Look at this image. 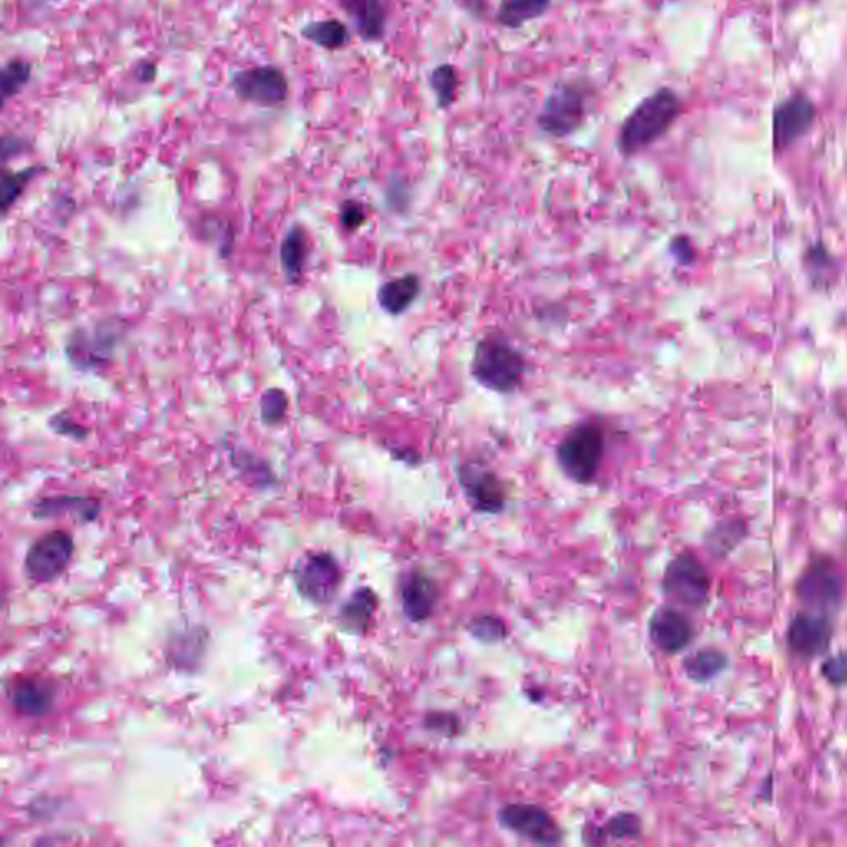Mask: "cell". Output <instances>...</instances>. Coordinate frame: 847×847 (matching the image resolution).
<instances>
[{
	"instance_id": "obj_1",
	"label": "cell",
	"mask_w": 847,
	"mask_h": 847,
	"mask_svg": "<svg viewBox=\"0 0 847 847\" xmlns=\"http://www.w3.org/2000/svg\"><path fill=\"white\" fill-rule=\"evenodd\" d=\"M681 113V97L672 88H659L645 97L621 124L619 153L625 158L638 156L664 138Z\"/></svg>"
},
{
	"instance_id": "obj_2",
	"label": "cell",
	"mask_w": 847,
	"mask_h": 847,
	"mask_svg": "<svg viewBox=\"0 0 847 847\" xmlns=\"http://www.w3.org/2000/svg\"><path fill=\"white\" fill-rule=\"evenodd\" d=\"M526 359L509 339L489 335L480 339L470 361V376L487 391L509 395L522 388Z\"/></svg>"
},
{
	"instance_id": "obj_3",
	"label": "cell",
	"mask_w": 847,
	"mask_h": 847,
	"mask_svg": "<svg viewBox=\"0 0 847 847\" xmlns=\"http://www.w3.org/2000/svg\"><path fill=\"white\" fill-rule=\"evenodd\" d=\"M606 436L598 422H578L556 446V463L562 473L579 486H588L601 469Z\"/></svg>"
},
{
	"instance_id": "obj_4",
	"label": "cell",
	"mask_w": 847,
	"mask_h": 847,
	"mask_svg": "<svg viewBox=\"0 0 847 847\" xmlns=\"http://www.w3.org/2000/svg\"><path fill=\"white\" fill-rule=\"evenodd\" d=\"M589 97L591 94L586 82H560L550 91L536 117L540 131L556 140L573 137L588 118Z\"/></svg>"
},
{
	"instance_id": "obj_5",
	"label": "cell",
	"mask_w": 847,
	"mask_h": 847,
	"mask_svg": "<svg viewBox=\"0 0 847 847\" xmlns=\"http://www.w3.org/2000/svg\"><path fill=\"white\" fill-rule=\"evenodd\" d=\"M712 582L701 560L691 552L675 556L662 578L664 595L688 609H702L708 602Z\"/></svg>"
},
{
	"instance_id": "obj_6",
	"label": "cell",
	"mask_w": 847,
	"mask_h": 847,
	"mask_svg": "<svg viewBox=\"0 0 847 847\" xmlns=\"http://www.w3.org/2000/svg\"><path fill=\"white\" fill-rule=\"evenodd\" d=\"M234 94L262 108H279L289 100L290 84L282 68L275 65H257L243 68L230 77Z\"/></svg>"
},
{
	"instance_id": "obj_7",
	"label": "cell",
	"mask_w": 847,
	"mask_h": 847,
	"mask_svg": "<svg viewBox=\"0 0 847 847\" xmlns=\"http://www.w3.org/2000/svg\"><path fill=\"white\" fill-rule=\"evenodd\" d=\"M844 582L839 566L829 558H817L804 569L796 583V595L811 611H827L843 601Z\"/></svg>"
},
{
	"instance_id": "obj_8",
	"label": "cell",
	"mask_w": 847,
	"mask_h": 847,
	"mask_svg": "<svg viewBox=\"0 0 847 847\" xmlns=\"http://www.w3.org/2000/svg\"><path fill=\"white\" fill-rule=\"evenodd\" d=\"M120 338V323L105 322L94 328H78L67 341L68 359L84 371L105 368L113 358Z\"/></svg>"
},
{
	"instance_id": "obj_9",
	"label": "cell",
	"mask_w": 847,
	"mask_h": 847,
	"mask_svg": "<svg viewBox=\"0 0 847 847\" xmlns=\"http://www.w3.org/2000/svg\"><path fill=\"white\" fill-rule=\"evenodd\" d=\"M460 489L476 512L497 515L507 506V492L496 470L480 460H467L457 469Z\"/></svg>"
},
{
	"instance_id": "obj_10",
	"label": "cell",
	"mask_w": 847,
	"mask_h": 847,
	"mask_svg": "<svg viewBox=\"0 0 847 847\" xmlns=\"http://www.w3.org/2000/svg\"><path fill=\"white\" fill-rule=\"evenodd\" d=\"M74 552V539L67 532L48 533L29 550L25 573L39 585L54 582L70 565Z\"/></svg>"
},
{
	"instance_id": "obj_11",
	"label": "cell",
	"mask_w": 847,
	"mask_h": 847,
	"mask_svg": "<svg viewBox=\"0 0 847 847\" xmlns=\"http://www.w3.org/2000/svg\"><path fill=\"white\" fill-rule=\"evenodd\" d=\"M499 821L510 833L519 834L532 843L543 846L562 843L563 833L555 817L535 804H507L500 810Z\"/></svg>"
},
{
	"instance_id": "obj_12",
	"label": "cell",
	"mask_w": 847,
	"mask_h": 847,
	"mask_svg": "<svg viewBox=\"0 0 847 847\" xmlns=\"http://www.w3.org/2000/svg\"><path fill=\"white\" fill-rule=\"evenodd\" d=\"M816 120V107L804 95H794L778 105L773 115V150L780 154L800 141Z\"/></svg>"
},
{
	"instance_id": "obj_13",
	"label": "cell",
	"mask_w": 847,
	"mask_h": 847,
	"mask_svg": "<svg viewBox=\"0 0 847 847\" xmlns=\"http://www.w3.org/2000/svg\"><path fill=\"white\" fill-rule=\"evenodd\" d=\"M295 582L305 598L323 605L338 591L341 572L333 556L318 553L306 556L296 565Z\"/></svg>"
},
{
	"instance_id": "obj_14",
	"label": "cell",
	"mask_w": 847,
	"mask_h": 847,
	"mask_svg": "<svg viewBox=\"0 0 847 847\" xmlns=\"http://www.w3.org/2000/svg\"><path fill=\"white\" fill-rule=\"evenodd\" d=\"M834 628L827 616L819 611L800 612L788 626L786 641L791 652L803 659H813L827 651Z\"/></svg>"
},
{
	"instance_id": "obj_15",
	"label": "cell",
	"mask_w": 847,
	"mask_h": 847,
	"mask_svg": "<svg viewBox=\"0 0 847 847\" xmlns=\"http://www.w3.org/2000/svg\"><path fill=\"white\" fill-rule=\"evenodd\" d=\"M649 636L665 654H678L694 639V626L685 612L674 606H662L649 621Z\"/></svg>"
},
{
	"instance_id": "obj_16",
	"label": "cell",
	"mask_w": 847,
	"mask_h": 847,
	"mask_svg": "<svg viewBox=\"0 0 847 847\" xmlns=\"http://www.w3.org/2000/svg\"><path fill=\"white\" fill-rule=\"evenodd\" d=\"M437 601H439V588L436 582L424 573H411L402 583V611L409 621H427L433 616Z\"/></svg>"
},
{
	"instance_id": "obj_17",
	"label": "cell",
	"mask_w": 847,
	"mask_h": 847,
	"mask_svg": "<svg viewBox=\"0 0 847 847\" xmlns=\"http://www.w3.org/2000/svg\"><path fill=\"white\" fill-rule=\"evenodd\" d=\"M362 42H381L388 29V9L382 0H338Z\"/></svg>"
},
{
	"instance_id": "obj_18",
	"label": "cell",
	"mask_w": 847,
	"mask_h": 847,
	"mask_svg": "<svg viewBox=\"0 0 847 847\" xmlns=\"http://www.w3.org/2000/svg\"><path fill=\"white\" fill-rule=\"evenodd\" d=\"M422 292L421 279L415 273L389 280L378 290V303L382 312L399 316L408 312Z\"/></svg>"
},
{
	"instance_id": "obj_19",
	"label": "cell",
	"mask_w": 847,
	"mask_h": 847,
	"mask_svg": "<svg viewBox=\"0 0 847 847\" xmlns=\"http://www.w3.org/2000/svg\"><path fill=\"white\" fill-rule=\"evenodd\" d=\"M54 704V694L39 681H22L12 687V705L15 710L29 717L48 714Z\"/></svg>"
},
{
	"instance_id": "obj_20",
	"label": "cell",
	"mask_w": 847,
	"mask_h": 847,
	"mask_svg": "<svg viewBox=\"0 0 847 847\" xmlns=\"http://www.w3.org/2000/svg\"><path fill=\"white\" fill-rule=\"evenodd\" d=\"M552 0H500L497 22L502 28L522 29L529 22L543 18L549 12Z\"/></svg>"
},
{
	"instance_id": "obj_21",
	"label": "cell",
	"mask_w": 847,
	"mask_h": 847,
	"mask_svg": "<svg viewBox=\"0 0 847 847\" xmlns=\"http://www.w3.org/2000/svg\"><path fill=\"white\" fill-rule=\"evenodd\" d=\"M302 35L310 44L328 52L341 51L351 42L348 25L338 19L310 22L303 28Z\"/></svg>"
},
{
	"instance_id": "obj_22",
	"label": "cell",
	"mask_w": 847,
	"mask_h": 847,
	"mask_svg": "<svg viewBox=\"0 0 847 847\" xmlns=\"http://www.w3.org/2000/svg\"><path fill=\"white\" fill-rule=\"evenodd\" d=\"M306 257H308V239L300 226H293L280 247V262L290 282L298 283L303 276Z\"/></svg>"
},
{
	"instance_id": "obj_23",
	"label": "cell",
	"mask_w": 847,
	"mask_h": 847,
	"mask_svg": "<svg viewBox=\"0 0 847 847\" xmlns=\"http://www.w3.org/2000/svg\"><path fill=\"white\" fill-rule=\"evenodd\" d=\"M378 608V598L369 588H361L352 593L341 609V621L346 628L355 632H362L368 629L372 616Z\"/></svg>"
},
{
	"instance_id": "obj_24",
	"label": "cell",
	"mask_w": 847,
	"mask_h": 847,
	"mask_svg": "<svg viewBox=\"0 0 847 847\" xmlns=\"http://www.w3.org/2000/svg\"><path fill=\"white\" fill-rule=\"evenodd\" d=\"M75 512L85 520L97 519L100 512V503L94 499H84V497H55V499H45L35 506V515L39 519H48V517L62 515V513Z\"/></svg>"
},
{
	"instance_id": "obj_25",
	"label": "cell",
	"mask_w": 847,
	"mask_h": 847,
	"mask_svg": "<svg viewBox=\"0 0 847 847\" xmlns=\"http://www.w3.org/2000/svg\"><path fill=\"white\" fill-rule=\"evenodd\" d=\"M728 659L717 649H704L685 659L684 669L688 678L698 684L712 681L727 669Z\"/></svg>"
},
{
	"instance_id": "obj_26",
	"label": "cell",
	"mask_w": 847,
	"mask_h": 847,
	"mask_svg": "<svg viewBox=\"0 0 847 847\" xmlns=\"http://www.w3.org/2000/svg\"><path fill=\"white\" fill-rule=\"evenodd\" d=\"M431 90L436 97L437 107L441 110H449L456 104L457 90H459V74L450 64H443L431 72Z\"/></svg>"
},
{
	"instance_id": "obj_27",
	"label": "cell",
	"mask_w": 847,
	"mask_h": 847,
	"mask_svg": "<svg viewBox=\"0 0 847 847\" xmlns=\"http://www.w3.org/2000/svg\"><path fill=\"white\" fill-rule=\"evenodd\" d=\"M41 167H25L21 171H6L2 176V213L8 214L9 209L21 199L29 184L35 180Z\"/></svg>"
},
{
	"instance_id": "obj_28",
	"label": "cell",
	"mask_w": 847,
	"mask_h": 847,
	"mask_svg": "<svg viewBox=\"0 0 847 847\" xmlns=\"http://www.w3.org/2000/svg\"><path fill=\"white\" fill-rule=\"evenodd\" d=\"M745 532H747V529H745L743 523L738 522V520H728V522L718 523V525L712 530L710 535H708V549L712 550L714 555H728L731 550L737 549V546L740 545Z\"/></svg>"
},
{
	"instance_id": "obj_29",
	"label": "cell",
	"mask_w": 847,
	"mask_h": 847,
	"mask_svg": "<svg viewBox=\"0 0 847 847\" xmlns=\"http://www.w3.org/2000/svg\"><path fill=\"white\" fill-rule=\"evenodd\" d=\"M596 836H599L598 843H608V839L616 843L638 839L641 836V819L631 813L616 814Z\"/></svg>"
},
{
	"instance_id": "obj_30",
	"label": "cell",
	"mask_w": 847,
	"mask_h": 847,
	"mask_svg": "<svg viewBox=\"0 0 847 847\" xmlns=\"http://www.w3.org/2000/svg\"><path fill=\"white\" fill-rule=\"evenodd\" d=\"M32 77V64L22 58H12L2 68V94L4 101L18 97Z\"/></svg>"
},
{
	"instance_id": "obj_31",
	"label": "cell",
	"mask_w": 847,
	"mask_h": 847,
	"mask_svg": "<svg viewBox=\"0 0 847 847\" xmlns=\"http://www.w3.org/2000/svg\"><path fill=\"white\" fill-rule=\"evenodd\" d=\"M289 412V398L282 389H269L260 398V415L267 426H279Z\"/></svg>"
},
{
	"instance_id": "obj_32",
	"label": "cell",
	"mask_w": 847,
	"mask_h": 847,
	"mask_svg": "<svg viewBox=\"0 0 847 847\" xmlns=\"http://www.w3.org/2000/svg\"><path fill=\"white\" fill-rule=\"evenodd\" d=\"M469 631L480 642L492 644V642L502 641L506 638L507 626L503 625L502 619L496 618V616H480L470 622Z\"/></svg>"
},
{
	"instance_id": "obj_33",
	"label": "cell",
	"mask_w": 847,
	"mask_h": 847,
	"mask_svg": "<svg viewBox=\"0 0 847 847\" xmlns=\"http://www.w3.org/2000/svg\"><path fill=\"white\" fill-rule=\"evenodd\" d=\"M824 678L833 685L847 684V652H839L834 658L827 659L824 662L823 669Z\"/></svg>"
},
{
	"instance_id": "obj_34",
	"label": "cell",
	"mask_w": 847,
	"mask_h": 847,
	"mask_svg": "<svg viewBox=\"0 0 847 847\" xmlns=\"http://www.w3.org/2000/svg\"><path fill=\"white\" fill-rule=\"evenodd\" d=\"M51 427L61 436L70 437V439L75 441H84L88 434L84 426H80L74 419L64 414H58L51 419Z\"/></svg>"
},
{
	"instance_id": "obj_35",
	"label": "cell",
	"mask_w": 847,
	"mask_h": 847,
	"mask_svg": "<svg viewBox=\"0 0 847 847\" xmlns=\"http://www.w3.org/2000/svg\"><path fill=\"white\" fill-rule=\"evenodd\" d=\"M339 219H341L345 229L356 230L365 224V207L358 200H346V203L341 204V209H339Z\"/></svg>"
},
{
	"instance_id": "obj_36",
	"label": "cell",
	"mask_w": 847,
	"mask_h": 847,
	"mask_svg": "<svg viewBox=\"0 0 847 847\" xmlns=\"http://www.w3.org/2000/svg\"><path fill=\"white\" fill-rule=\"evenodd\" d=\"M408 189H405L404 181L392 180L388 186V193H386V199H388L389 207L399 210L404 209L408 206Z\"/></svg>"
},
{
	"instance_id": "obj_37",
	"label": "cell",
	"mask_w": 847,
	"mask_h": 847,
	"mask_svg": "<svg viewBox=\"0 0 847 847\" xmlns=\"http://www.w3.org/2000/svg\"><path fill=\"white\" fill-rule=\"evenodd\" d=\"M28 143L22 138L14 137V134H4L2 138V160L8 163L11 158L19 156L24 153Z\"/></svg>"
},
{
	"instance_id": "obj_38",
	"label": "cell",
	"mask_w": 847,
	"mask_h": 847,
	"mask_svg": "<svg viewBox=\"0 0 847 847\" xmlns=\"http://www.w3.org/2000/svg\"><path fill=\"white\" fill-rule=\"evenodd\" d=\"M671 252H672V256H674L675 259L678 260V262L687 263L688 259H691L692 257L691 243L687 242V239H685V237H677V239L672 240Z\"/></svg>"
},
{
	"instance_id": "obj_39",
	"label": "cell",
	"mask_w": 847,
	"mask_h": 847,
	"mask_svg": "<svg viewBox=\"0 0 847 847\" xmlns=\"http://www.w3.org/2000/svg\"><path fill=\"white\" fill-rule=\"evenodd\" d=\"M156 65L151 64V62H143V64L137 68L138 80L143 82V84L153 82L154 78H156Z\"/></svg>"
}]
</instances>
